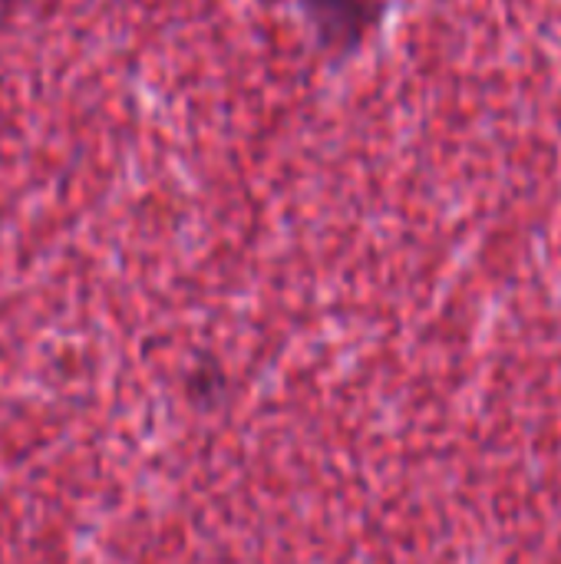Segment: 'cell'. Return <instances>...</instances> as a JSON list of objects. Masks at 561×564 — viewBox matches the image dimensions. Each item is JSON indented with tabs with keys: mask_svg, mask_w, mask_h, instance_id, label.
Masks as SVG:
<instances>
[{
	"mask_svg": "<svg viewBox=\"0 0 561 564\" xmlns=\"http://www.w3.org/2000/svg\"><path fill=\"white\" fill-rule=\"evenodd\" d=\"M298 7L317 46L337 59L357 53L384 13V0H298Z\"/></svg>",
	"mask_w": 561,
	"mask_h": 564,
	"instance_id": "cell-1",
	"label": "cell"
}]
</instances>
